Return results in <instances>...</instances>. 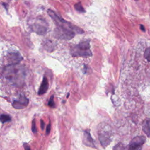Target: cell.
<instances>
[{"label": "cell", "instance_id": "1", "mask_svg": "<svg viewBox=\"0 0 150 150\" xmlns=\"http://www.w3.org/2000/svg\"><path fill=\"white\" fill-rule=\"evenodd\" d=\"M47 13L56 25L54 30V36L56 38L70 40L73 38L76 34H82L84 33V30L64 20L57 15L53 11L48 9Z\"/></svg>", "mask_w": 150, "mask_h": 150}, {"label": "cell", "instance_id": "2", "mask_svg": "<svg viewBox=\"0 0 150 150\" xmlns=\"http://www.w3.org/2000/svg\"><path fill=\"white\" fill-rule=\"evenodd\" d=\"M3 75L13 84L20 86L23 83L26 72L24 66L15 64L6 66L3 71Z\"/></svg>", "mask_w": 150, "mask_h": 150}, {"label": "cell", "instance_id": "3", "mask_svg": "<svg viewBox=\"0 0 150 150\" xmlns=\"http://www.w3.org/2000/svg\"><path fill=\"white\" fill-rule=\"evenodd\" d=\"M70 54L73 57H88L92 56L90 40H85L71 47Z\"/></svg>", "mask_w": 150, "mask_h": 150}, {"label": "cell", "instance_id": "4", "mask_svg": "<svg viewBox=\"0 0 150 150\" xmlns=\"http://www.w3.org/2000/svg\"><path fill=\"white\" fill-rule=\"evenodd\" d=\"M29 26L31 30L40 35H44L48 30L47 22L42 18H36L29 21Z\"/></svg>", "mask_w": 150, "mask_h": 150}, {"label": "cell", "instance_id": "5", "mask_svg": "<svg viewBox=\"0 0 150 150\" xmlns=\"http://www.w3.org/2000/svg\"><path fill=\"white\" fill-rule=\"evenodd\" d=\"M145 140V137L144 136L134 137L129 143L128 150H142Z\"/></svg>", "mask_w": 150, "mask_h": 150}, {"label": "cell", "instance_id": "6", "mask_svg": "<svg viewBox=\"0 0 150 150\" xmlns=\"http://www.w3.org/2000/svg\"><path fill=\"white\" fill-rule=\"evenodd\" d=\"M29 104V100L23 95H20L18 100H15L12 103V106L16 109H22L26 107Z\"/></svg>", "mask_w": 150, "mask_h": 150}, {"label": "cell", "instance_id": "7", "mask_svg": "<svg viewBox=\"0 0 150 150\" xmlns=\"http://www.w3.org/2000/svg\"><path fill=\"white\" fill-rule=\"evenodd\" d=\"M98 138L102 146L104 147L107 146L111 142V134L108 131L100 132L98 134Z\"/></svg>", "mask_w": 150, "mask_h": 150}, {"label": "cell", "instance_id": "8", "mask_svg": "<svg viewBox=\"0 0 150 150\" xmlns=\"http://www.w3.org/2000/svg\"><path fill=\"white\" fill-rule=\"evenodd\" d=\"M7 60L9 63V65L11 64H18L21 60L23 59V57L21 56L19 53L18 52H12L9 53L7 56Z\"/></svg>", "mask_w": 150, "mask_h": 150}, {"label": "cell", "instance_id": "9", "mask_svg": "<svg viewBox=\"0 0 150 150\" xmlns=\"http://www.w3.org/2000/svg\"><path fill=\"white\" fill-rule=\"evenodd\" d=\"M83 144L86 145L90 147H95L94 141L90 135V133L88 130H86L83 134Z\"/></svg>", "mask_w": 150, "mask_h": 150}, {"label": "cell", "instance_id": "10", "mask_svg": "<svg viewBox=\"0 0 150 150\" xmlns=\"http://www.w3.org/2000/svg\"><path fill=\"white\" fill-rule=\"evenodd\" d=\"M48 87H49V83H48L47 79L46 77H43L42 82L41 83V85L39 87V91L38 93V94L42 95V94L46 93V91H47Z\"/></svg>", "mask_w": 150, "mask_h": 150}, {"label": "cell", "instance_id": "11", "mask_svg": "<svg viewBox=\"0 0 150 150\" xmlns=\"http://www.w3.org/2000/svg\"><path fill=\"white\" fill-rule=\"evenodd\" d=\"M142 130L148 137H150V119H146L144 121Z\"/></svg>", "mask_w": 150, "mask_h": 150}, {"label": "cell", "instance_id": "12", "mask_svg": "<svg viewBox=\"0 0 150 150\" xmlns=\"http://www.w3.org/2000/svg\"><path fill=\"white\" fill-rule=\"evenodd\" d=\"M74 8L76 9V10L77 11L79 12L84 13V12H86L85 9H84V8L83 7V6H82V5H81V4L80 2H78V3H76V4L74 5Z\"/></svg>", "mask_w": 150, "mask_h": 150}, {"label": "cell", "instance_id": "13", "mask_svg": "<svg viewBox=\"0 0 150 150\" xmlns=\"http://www.w3.org/2000/svg\"><path fill=\"white\" fill-rule=\"evenodd\" d=\"M11 120V118L9 115L6 114H2L0 115V121L2 123H5Z\"/></svg>", "mask_w": 150, "mask_h": 150}, {"label": "cell", "instance_id": "14", "mask_svg": "<svg viewBox=\"0 0 150 150\" xmlns=\"http://www.w3.org/2000/svg\"><path fill=\"white\" fill-rule=\"evenodd\" d=\"M113 150H125V145L122 143H118L116 145L114 146Z\"/></svg>", "mask_w": 150, "mask_h": 150}, {"label": "cell", "instance_id": "15", "mask_svg": "<svg viewBox=\"0 0 150 150\" xmlns=\"http://www.w3.org/2000/svg\"><path fill=\"white\" fill-rule=\"evenodd\" d=\"M144 57L148 62H150V47L145 49L144 52Z\"/></svg>", "mask_w": 150, "mask_h": 150}, {"label": "cell", "instance_id": "16", "mask_svg": "<svg viewBox=\"0 0 150 150\" xmlns=\"http://www.w3.org/2000/svg\"><path fill=\"white\" fill-rule=\"evenodd\" d=\"M48 105L52 108H54L55 107V103L54 102V96L52 95L50 98V100L48 102Z\"/></svg>", "mask_w": 150, "mask_h": 150}, {"label": "cell", "instance_id": "17", "mask_svg": "<svg viewBox=\"0 0 150 150\" xmlns=\"http://www.w3.org/2000/svg\"><path fill=\"white\" fill-rule=\"evenodd\" d=\"M32 131L33 133H36L37 132L36 127V124H35V120H33L32 121Z\"/></svg>", "mask_w": 150, "mask_h": 150}, {"label": "cell", "instance_id": "18", "mask_svg": "<svg viewBox=\"0 0 150 150\" xmlns=\"http://www.w3.org/2000/svg\"><path fill=\"white\" fill-rule=\"evenodd\" d=\"M50 129H51V125H50V123H49L47 125V127H46V134L48 135L50 132Z\"/></svg>", "mask_w": 150, "mask_h": 150}, {"label": "cell", "instance_id": "19", "mask_svg": "<svg viewBox=\"0 0 150 150\" xmlns=\"http://www.w3.org/2000/svg\"><path fill=\"white\" fill-rule=\"evenodd\" d=\"M23 147H24L25 150H30V146L29 145V144H27V143L25 142V143H23Z\"/></svg>", "mask_w": 150, "mask_h": 150}, {"label": "cell", "instance_id": "20", "mask_svg": "<svg viewBox=\"0 0 150 150\" xmlns=\"http://www.w3.org/2000/svg\"><path fill=\"white\" fill-rule=\"evenodd\" d=\"M40 126H41V128L42 129H44V127H45V123H44L43 121L42 120H40Z\"/></svg>", "mask_w": 150, "mask_h": 150}, {"label": "cell", "instance_id": "21", "mask_svg": "<svg viewBox=\"0 0 150 150\" xmlns=\"http://www.w3.org/2000/svg\"><path fill=\"white\" fill-rule=\"evenodd\" d=\"M140 26V29L142 30V31H144V32H145V27H144V25H139Z\"/></svg>", "mask_w": 150, "mask_h": 150}, {"label": "cell", "instance_id": "22", "mask_svg": "<svg viewBox=\"0 0 150 150\" xmlns=\"http://www.w3.org/2000/svg\"><path fill=\"white\" fill-rule=\"evenodd\" d=\"M2 5H3L4 7H5L6 10L8 9V5H7L6 4H5V3H2Z\"/></svg>", "mask_w": 150, "mask_h": 150}, {"label": "cell", "instance_id": "23", "mask_svg": "<svg viewBox=\"0 0 150 150\" xmlns=\"http://www.w3.org/2000/svg\"><path fill=\"white\" fill-rule=\"evenodd\" d=\"M69 96V93H68V94H67V98H68Z\"/></svg>", "mask_w": 150, "mask_h": 150}]
</instances>
